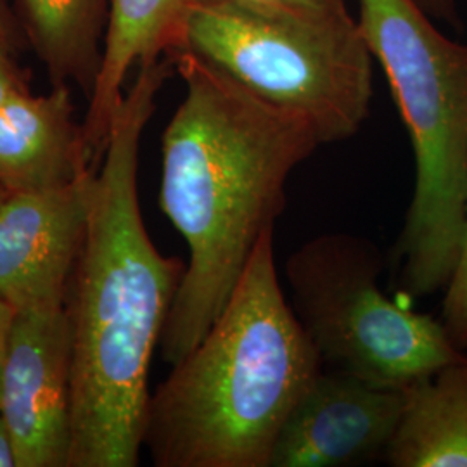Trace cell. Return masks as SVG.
I'll use <instances>...</instances> for the list:
<instances>
[{
    "instance_id": "6da1fadb",
    "label": "cell",
    "mask_w": 467,
    "mask_h": 467,
    "mask_svg": "<svg viewBox=\"0 0 467 467\" xmlns=\"http://www.w3.org/2000/svg\"><path fill=\"white\" fill-rule=\"evenodd\" d=\"M175 69L139 65L87 179V231L67 298L71 324L69 467H135L144 449L150 368L184 277L150 241L139 202V150L156 96Z\"/></svg>"
},
{
    "instance_id": "7a4b0ae2",
    "label": "cell",
    "mask_w": 467,
    "mask_h": 467,
    "mask_svg": "<svg viewBox=\"0 0 467 467\" xmlns=\"http://www.w3.org/2000/svg\"><path fill=\"white\" fill-rule=\"evenodd\" d=\"M167 56L185 96L163 134L160 206L189 248L160 341L171 368L222 314L283 215L287 179L322 144L306 118L256 98L191 50Z\"/></svg>"
},
{
    "instance_id": "3957f363",
    "label": "cell",
    "mask_w": 467,
    "mask_h": 467,
    "mask_svg": "<svg viewBox=\"0 0 467 467\" xmlns=\"http://www.w3.org/2000/svg\"><path fill=\"white\" fill-rule=\"evenodd\" d=\"M322 368L279 284L268 231L210 331L150 393L144 449L156 467H270Z\"/></svg>"
},
{
    "instance_id": "277c9868",
    "label": "cell",
    "mask_w": 467,
    "mask_h": 467,
    "mask_svg": "<svg viewBox=\"0 0 467 467\" xmlns=\"http://www.w3.org/2000/svg\"><path fill=\"white\" fill-rule=\"evenodd\" d=\"M358 25L410 135L416 181L393 248L409 300L443 293L467 222V44L434 26L414 0H358Z\"/></svg>"
},
{
    "instance_id": "5b68a950",
    "label": "cell",
    "mask_w": 467,
    "mask_h": 467,
    "mask_svg": "<svg viewBox=\"0 0 467 467\" xmlns=\"http://www.w3.org/2000/svg\"><path fill=\"white\" fill-rule=\"evenodd\" d=\"M177 49L306 118L320 144L350 139L368 119L374 56L350 13L318 16L196 2Z\"/></svg>"
},
{
    "instance_id": "8992f818",
    "label": "cell",
    "mask_w": 467,
    "mask_h": 467,
    "mask_svg": "<svg viewBox=\"0 0 467 467\" xmlns=\"http://www.w3.org/2000/svg\"><path fill=\"white\" fill-rule=\"evenodd\" d=\"M383 253L368 237L320 234L284 265L289 305L326 368L403 388L464 358L440 318L391 300Z\"/></svg>"
},
{
    "instance_id": "52a82bcc",
    "label": "cell",
    "mask_w": 467,
    "mask_h": 467,
    "mask_svg": "<svg viewBox=\"0 0 467 467\" xmlns=\"http://www.w3.org/2000/svg\"><path fill=\"white\" fill-rule=\"evenodd\" d=\"M73 347L67 308L16 312L0 383V410L17 467H69Z\"/></svg>"
},
{
    "instance_id": "ba28073f",
    "label": "cell",
    "mask_w": 467,
    "mask_h": 467,
    "mask_svg": "<svg viewBox=\"0 0 467 467\" xmlns=\"http://www.w3.org/2000/svg\"><path fill=\"white\" fill-rule=\"evenodd\" d=\"M403 388L326 368L285 419L270 467H353L384 461L397 431Z\"/></svg>"
},
{
    "instance_id": "9c48e42d",
    "label": "cell",
    "mask_w": 467,
    "mask_h": 467,
    "mask_svg": "<svg viewBox=\"0 0 467 467\" xmlns=\"http://www.w3.org/2000/svg\"><path fill=\"white\" fill-rule=\"evenodd\" d=\"M88 173L65 189L0 202V298L16 312L67 306L84 248Z\"/></svg>"
},
{
    "instance_id": "30bf717a",
    "label": "cell",
    "mask_w": 467,
    "mask_h": 467,
    "mask_svg": "<svg viewBox=\"0 0 467 467\" xmlns=\"http://www.w3.org/2000/svg\"><path fill=\"white\" fill-rule=\"evenodd\" d=\"M90 170L67 85L46 96L23 92L0 109V187L7 196L65 189Z\"/></svg>"
},
{
    "instance_id": "8fae6325",
    "label": "cell",
    "mask_w": 467,
    "mask_h": 467,
    "mask_svg": "<svg viewBox=\"0 0 467 467\" xmlns=\"http://www.w3.org/2000/svg\"><path fill=\"white\" fill-rule=\"evenodd\" d=\"M191 5L192 0H109L99 77L82 123L92 167L102 160L127 75L182 44Z\"/></svg>"
},
{
    "instance_id": "7c38bea8",
    "label": "cell",
    "mask_w": 467,
    "mask_h": 467,
    "mask_svg": "<svg viewBox=\"0 0 467 467\" xmlns=\"http://www.w3.org/2000/svg\"><path fill=\"white\" fill-rule=\"evenodd\" d=\"M391 467H467V355L403 386Z\"/></svg>"
},
{
    "instance_id": "4fadbf2b",
    "label": "cell",
    "mask_w": 467,
    "mask_h": 467,
    "mask_svg": "<svg viewBox=\"0 0 467 467\" xmlns=\"http://www.w3.org/2000/svg\"><path fill=\"white\" fill-rule=\"evenodd\" d=\"M19 7L52 87L73 82L90 99L102 63L109 0H19Z\"/></svg>"
},
{
    "instance_id": "5bb4252c",
    "label": "cell",
    "mask_w": 467,
    "mask_h": 467,
    "mask_svg": "<svg viewBox=\"0 0 467 467\" xmlns=\"http://www.w3.org/2000/svg\"><path fill=\"white\" fill-rule=\"evenodd\" d=\"M441 324L459 350L467 353V222L464 244L451 283L443 289Z\"/></svg>"
},
{
    "instance_id": "9a60e30c",
    "label": "cell",
    "mask_w": 467,
    "mask_h": 467,
    "mask_svg": "<svg viewBox=\"0 0 467 467\" xmlns=\"http://www.w3.org/2000/svg\"><path fill=\"white\" fill-rule=\"evenodd\" d=\"M196 2L233 4V5H243V7L287 11V13H300V15H318V16L348 15V7L345 0H192V4Z\"/></svg>"
},
{
    "instance_id": "2e32d148",
    "label": "cell",
    "mask_w": 467,
    "mask_h": 467,
    "mask_svg": "<svg viewBox=\"0 0 467 467\" xmlns=\"http://www.w3.org/2000/svg\"><path fill=\"white\" fill-rule=\"evenodd\" d=\"M23 73L13 63V54L0 47V109L19 94L28 92Z\"/></svg>"
},
{
    "instance_id": "e0dca14e",
    "label": "cell",
    "mask_w": 467,
    "mask_h": 467,
    "mask_svg": "<svg viewBox=\"0 0 467 467\" xmlns=\"http://www.w3.org/2000/svg\"><path fill=\"white\" fill-rule=\"evenodd\" d=\"M433 21L449 23L459 28L462 25L459 13V0H414Z\"/></svg>"
},
{
    "instance_id": "ac0fdd59",
    "label": "cell",
    "mask_w": 467,
    "mask_h": 467,
    "mask_svg": "<svg viewBox=\"0 0 467 467\" xmlns=\"http://www.w3.org/2000/svg\"><path fill=\"white\" fill-rule=\"evenodd\" d=\"M17 46H19L17 21L7 5V0H0V47L15 54Z\"/></svg>"
},
{
    "instance_id": "d6986e66",
    "label": "cell",
    "mask_w": 467,
    "mask_h": 467,
    "mask_svg": "<svg viewBox=\"0 0 467 467\" xmlns=\"http://www.w3.org/2000/svg\"><path fill=\"white\" fill-rule=\"evenodd\" d=\"M15 316H16V310L4 298H0V383H2V372L5 366V357H7Z\"/></svg>"
},
{
    "instance_id": "ffe728a7",
    "label": "cell",
    "mask_w": 467,
    "mask_h": 467,
    "mask_svg": "<svg viewBox=\"0 0 467 467\" xmlns=\"http://www.w3.org/2000/svg\"><path fill=\"white\" fill-rule=\"evenodd\" d=\"M0 467H17L15 440L0 410Z\"/></svg>"
},
{
    "instance_id": "44dd1931",
    "label": "cell",
    "mask_w": 467,
    "mask_h": 467,
    "mask_svg": "<svg viewBox=\"0 0 467 467\" xmlns=\"http://www.w3.org/2000/svg\"><path fill=\"white\" fill-rule=\"evenodd\" d=\"M5 198H7V192H5V191H4V189H2V187H0V202H2V201L5 200Z\"/></svg>"
}]
</instances>
